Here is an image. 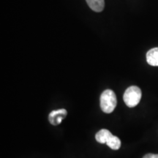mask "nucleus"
<instances>
[{"instance_id": "1", "label": "nucleus", "mask_w": 158, "mask_h": 158, "mask_svg": "<svg viewBox=\"0 0 158 158\" xmlns=\"http://www.w3.org/2000/svg\"><path fill=\"white\" fill-rule=\"evenodd\" d=\"M100 108L104 113L110 114L115 109L117 100L116 94L111 89H106L100 95Z\"/></svg>"}, {"instance_id": "2", "label": "nucleus", "mask_w": 158, "mask_h": 158, "mask_svg": "<svg viewBox=\"0 0 158 158\" xmlns=\"http://www.w3.org/2000/svg\"><path fill=\"white\" fill-rule=\"evenodd\" d=\"M142 93L141 89L136 86L128 87L124 92L123 100L126 106L129 108H133L140 102Z\"/></svg>"}, {"instance_id": "3", "label": "nucleus", "mask_w": 158, "mask_h": 158, "mask_svg": "<svg viewBox=\"0 0 158 158\" xmlns=\"http://www.w3.org/2000/svg\"><path fill=\"white\" fill-rule=\"evenodd\" d=\"M68 111L64 108L59 110H54L49 114L48 120L52 125L56 126L62 123V120L66 118Z\"/></svg>"}, {"instance_id": "4", "label": "nucleus", "mask_w": 158, "mask_h": 158, "mask_svg": "<svg viewBox=\"0 0 158 158\" xmlns=\"http://www.w3.org/2000/svg\"><path fill=\"white\" fill-rule=\"evenodd\" d=\"M147 62L151 66H158V48H152L148 51Z\"/></svg>"}, {"instance_id": "5", "label": "nucleus", "mask_w": 158, "mask_h": 158, "mask_svg": "<svg viewBox=\"0 0 158 158\" xmlns=\"http://www.w3.org/2000/svg\"><path fill=\"white\" fill-rule=\"evenodd\" d=\"M112 135V134L109 130L106 129H102L100 130L98 133H97L95 135V139L96 141L100 143H106V142L110 136Z\"/></svg>"}, {"instance_id": "6", "label": "nucleus", "mask_w": 158, "mask_h": 158, "mask_svg": "<svg viewBox=\"0 0 158 158\" xmlns=\"http://www.w3.org/2000/svg\"><path fill=\"white\" fill-rule=\"evenodd\" d=\"M89 7L94 12H101L105 7L104 0H86Z\"/></svg>"}, {"instance_id": "7", "label": "nucleus", "mask_w": 158, "mask_h": 158, "mask_svg": "<svg viewBox=\"0 0 158 158\" xmlns=\"http://www.w3.org/2000/svg\"><path fill=\"white\" fill-rule=\"evenodd\" d=\"M108 147L113 150H118L121 147V141L118 137L112 135L106 142Z\"/></svg>"}, {"instance_id": "8", "label": "nucleus", "mask_w": 158, "mask_h": 158, "mask_svg": "<svg viewBox=\"0 0 158 158\" xmlns=\"http://www.w3.org/2000/svg\"><path fill=\"white\" fill-rule=\"evenodd\" d=\"M143 158H158V155H156V154H147Z\"/></svg>"}]
</instances>
